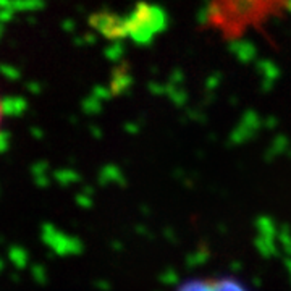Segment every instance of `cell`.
<instances>
[{
	"mask_svg": "<svg viewBox=\"0 0 291 291\" xmlns=\"http://www.w3.org/2000/svg\"><path fill=\"white\" fill-rule=\"evenodd\" d=\"M2 126H4V102L0 99V135H2Z\"/></svg>",
	"mask_w": 291,
	"mask_h": 291,
	"instance_id": "cell-1",
	"label": "cell"
}]
</instances>
